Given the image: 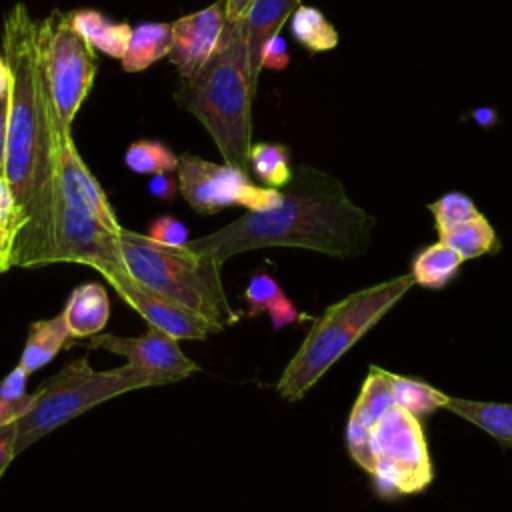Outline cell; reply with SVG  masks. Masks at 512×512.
I'll return each instance as SVG.
<instances>
[{
  "label": "cell",
  "mask_w": 512,
  "mask_h": 512,
  "mask_svg": "<svg viewBox=\"0 0 512 512\" xmlns=\"http://www.w3.org/2000/svg\"><path fill=\"white\" fill-rule=\"evenodd\" d=\"M36 44L50 98L62 126L70 130L96 76L94 48L72 26L70 14L60 10L36 20Z\"/></svg>",
  "instance_id": "cell-7"
},
{
  "label": "cell",
  "mask_w": 512,
  "mask_h": 512,
  "mask_svg": "<svg viewBox=\"0 0 512 512\" xmlns=\"http://www.w3.org/2000/svg\"><path fill=\"white\" fill-rule=\"evenodd\" d=\"M72 338L96 336L108 322L110 300L102 284L88 282L76 286L62 310Z\"/></svg>",
  "instance_id": "cell-16"
},
{
  "label": "cell",
  "mask_w": 512,
  "mask_h": 512,
  "mask_svg": "<svg viewBox=\"0 0 512 512\" xmlns=\"http://www.w3.org/2000/svg\"><path fill=\"white\" fill-rule=\"evenodd\" d=\"M224 26V2H216L172 22V46L168 58L184 80L192 78L216 54Z\"/></svg>",
  "instance_id": "cell-13"
},
{
  "label": "cell",
  "mask_w": 512,
  "mask_h": 512,
  "mask_svg": "<svg viewBox=\"0 0 512 512\" xmlns=\"http://www.w3.org/2000/svg\"><path fill=\"white\" fill-rule=\"evenodd\" d=\"M288 60H290V56H288V48H286L284 38H282L280 34L272 36V38L266 42L264 50H262V70H264V68L282 70V68L288 66Z\"/></svg>",
  "instance_id": "cell-34"
},
{
  "label": "cell",
  "mask_w": 512,
  "mask_h": 512,
  "mask_svg": "<svg viewBox=\"0 0 512 512\" xmlns=\"http://www.w3.org/2000/svg\"><path fill=\"white\" fill-rule=\"evenodd\" d=\"M444 408L482 428L502 444L512 446V404L448 396Z\"/></svg>",
  "instance_id": "cell-21"
},
{
  "label": "cell",
  "mask_w": 512,
  "mask_h": 512,
  "mask_svg": "<svg viewBox=\"0 0 512 512\" xmlns=\"http://www.w3.org/2000/svg\"><path fill=\"white\" fill-rule=\"evenodd\" d=\"M16 422L0 424V478L16 456Z\"/></svg>",
  "instance_id": "cell-35"
},
{
  "label": "cell",
  "mask_w": 512,
  "mask_h": 512,
  "mask_svg": "<svg viewBox=\"0 0 512 512\" xmlns=\"http://www.w3.org/2000/svg\"><path fill=\"white\" fill-rule=\"evenodd\" d=\"M148 192L158 198V200H164V202H170L176 198V194L180 192V182L178 178L170 176V172H164V174H154L148 182Z\"/></svg>",
  "instance_id": "cell-36"
},
{
  "label": "cell",
  "mask_w": 512,
  "mask_h": 512,
  "mask_svg": "<svg viewBox=\"0 0 512 512\" xmlns=\"http://www.w3.org/2000/svg\"><path fill=\"white\" fill-rule=\"evenodd\" d=\"M252 172L270 188H282L292 178L290 150L284 144L258 142L250 148Z\"/></svg>",
  "instance_id": "cell-27"
},
{
  "label": "cell",
  "mask_w": 512,
  "mask_h": 512,
  "mask_svg": "<svg viewBox=\"0 0 512 512\" xmlns=\"http://www.w3.org/2000/svg\"><path fill=\"white\" fill-rule=\"evenodd\" d=\"M72 26L80 32L92 48L102 50L112 58H122L132 34V28L124 22H112L98 10H74L68 12Z\"/></svg>",
  "instance_id": "cell-20"
},
{
  "label": "cell",
  "mask_w": 512,
  "mask_h": 512,
  "mask_svg": "<svg viewBox=\"0 0 512 512\" xmlns=\"http://www.w3.org/2000/svg\"><path fill=\"white\" fill-rule=\"evenodd\" d=\"M148 236L166 246H184L190 240L188 228L180 220H176L174 216H168V214L156 218L150 224Z\"/></svg>",
  "instance_id": "cell-32"
},
{
  "label": "cell",
  "mask_w": 512,
  "mask_h": 512,
  "mask_svg": "<svg viewBox=\"0 0 512 512\" xmlns=\"http://www.w3.org/2000/svg\"><path fill=\"white\" fill-rule=\"evenodd\" d=\"M60 194L66 204L88 210L96 218H100L108 228L120 232L122 226L100 188L98 180L92 176L82 156L78 154L72 134L64 138L62 158H60Z\"/></svg>",
  "instance_id": "cell-14"
},
{
  "label": "cell",
  "mask_w": 512,
  "mask_h": 512,
  "mask_svg": "<svg viewBox=\"0 0 512 512\" xmlns=\"http://www.w3.org/2000/svg\"><path fill=\"white\" fill-rule=\"evenodd\" d=\"M392 390H394V398H396V406L404 408L406 412H410L416 418L428 416L432 412H436L438 408L446 406L448 394L440 392L438 388L408 378V376H400V374H392Z\"/></svg>",
  "instance_id": "cell-26"
},
{
  "label": "cell",
  "mask_w": 512,
  "mask_h": 512,
  "mask_svg": "<svg viewBox=\"0 0 512 512\" xmlns=\"http://www.w3.org/2000/svg\"><path fill=\"white\" fill-rule=\"evenodd\" d=\"M28 376L30 372L18 364L0 380V424L18 422L34 406L36 394L26 390Z\"/></svg>",
  "instance_id": "cell-29"
},
{
  "label": "cell",
  "mask_w": 512,
  "mask_h": 512,
  "mask_svg": "<svg viewBox=\"0 0 512 512\" xmlns=\"http://www.w3.org/2000/svg\"><path fill=\"white\" fill-rule=\"evenodd\" d=\"M178 182L180 194L198 214H214L228 206L268 210L282 198L280 188L256 186L248 172L230 164H214L194 154L180 156Z\"/></svg>",
  "instance_id": "cell-9"
},
{
  "label": "cell",
  "mask_w": 512,
  "mask_h": 512,
  "mask_svg": "<svg viewBox=\"0 0 512 512\" xmlns=\"http://www.w3.org/2000/svg\"><path fill=\"white\" fill-rule=\"evenodd\" d=\"M374 488L382 498L422 492L432 480L428 444L420 420L400 406L386 412L372 428Z\"/></svg>",
  "instance_id": "cell-8"
},
{
  "label": "cell",
  "mask_w": 512,
  "mask_h": 512,
  "mask_svg": "<svg viewBox=\"0 0 512 512\" xmlns=\"http://www.w3.org/2000/svg\"><path fill=\"white\" fill-rule=\"evenodd\" d=\"M462 256L446 242L438 240L420 250L412 260V278L424 288H444L460 270Z\"/></svg>",
  "instance_id": "cell-22"
},
{
  "label": "cell",
  "mask_w": 512,
  "mask_h": 512,
  "mask_svg": "<svg viewBox=\"0 0 512 512\" xmlns=\"http://www.w3.org/2000/svg\"><path fill=\"white\" fill-rule=\"evenodd\" d=\"M300 2L302 0H252L246 10V44L254 86H258L262 72V50L266 42L280 32Z\"/></svg>",
  "instance_id": "cell-15"
},
{
  "label": "cell",
  "mask_w": 512,
  "mask_h": 512,
  "mask_svg": "<svg viewBox=\"0 0 512 512\" xmlns=\"http://www.w3.org/2000/svg\"><path fill=\"white\" fill-rule=\"evenodd\" d=\"M126 166L136 174H164L178 170L180 156L158 140H136L124 154Z\"/></svg>",
  "instance_id": "cell-28"
},
{
  "label": "cell",
  "mask_w": 512,
  "mask_h": 512,
  "mask_svg": "<svg viewBox=\"0 0 512 512\" xmlns=\"http://www.w3.org/2000/svg\"><path fill=\"white\" fill-rule=\"evenodd\" d=\"M98 272L150 326H156L178 340H204L210 334L224 330L220 324L168 302L166 298L144 288L136 278L130 276L124 262L102 266Z\"/></svg>",
  "instance_id": "cell-10"
},
{
  "label": "cell",
  "mask_w": 512,
  "mask_h": 512,
  "mask_svg": "<svg viewBox=\"0 0 512 512\" xmlns=\"http://www.w3.org/2000/svg\"><path fill=\"white\" fill-rule=\"evenodd\" d=\"M70 330L66 326L64 314H58L48 320H36L28 328L26 344L20 354V366L30 374L46 366L64 346H70Z\"/></svg>",
  "instance_id": "cell-19"
},
{
  "label": "cell",
  "mask_w": 512,
  "mask_h": 512,
  "mask_svg": "<svg viewBox=\"0 0 512 512\" xmlns=\"http://www.w3.org/2000/svg\"><path fill=\"white\" fill-rule=\"evenodd\" d=\"M412 274H402L362 288L330 304L312 324L300 348L286 364L276 384L278 394L296 402L414 286Z\"/></svg>",
  "instance_id": "cell-4"
},
{
  "label": "cell",
  "mask_w": 512,
  "mask_h": 512,
  "mask_svg": "<svg viewBox=\"0 0 512 512\" xmlns=\"http://www.w3.org/2000/svg\"><path fill=\"white\" fill-rule=\"evenodd\" d=\"M0 228L14 230L16 234L22 230V216L12 186L4 174H0Z\"/></svg>",
  "instance_id": "cell-33"
},
{
  "label": "cell",
  "mask_w": 512,
  "mask_h": 512,
  "mask_svg": "<svg viewBox=\"0 0 512 512\" xmlns=\"http://www.w3.org/2000/svg\"><path fill=\"white\" fill-rule=\"evenodd\" d=\"M72 262L86 264L94 270L122 262L118 232L108 228L100 218L62 200L56 230L52 264Z\"/></svg>",
  "instance_id": "cell-11"
},
{
  "label": "cell",
  "mask_w": 512,
  "mask_h": 512,
  "mask_svg": "<svg viewBox=\"0 0 512 512\" xmlns=\"http://www.w3.org/2000/svg\"><path fill=\"white\" fill-rule=\"evenodd\" d=\"M8 112H10V92L0 98V174H4L6 152H8Z\"/></svg>",
  "instance_id": "cell-37"
},
{
  "label": "cell",
  "mask_w": 512,
  "mask_h": 512,
  "mask_svg": "<svg viewBox=\"0 0 512 512\" xmlns=\"http://www.w3.org/2000/svg\"><path fill=\"white\" fill-rule=\"evenodd\" d=\"M4 58L12 72L8 112V178L22 230L16 236L12 266L52 264L54 230L62 204L60 158L66 130L46 86L36 44V20L20 2L4 18Z\"/></svg>",
  "instance_id": "cell-1"
},
{
  "label": "cell",
  "mask_w": 512,
  "mask_h": 512,
  "mask_svg": "<svg viewBox=\"0 0 512 512\" xmlns=\"http://www.w3.org/2000/svg\"><path fill=\"white\" fill-rule=\"evenodd\" d=\"M290 30L294 40L308 52H328L338 44L336 28L314 6H298L290 16Z\"/></svg>",
  "instance_id": "cell-25"
},
{
  "label": "cell",
  "mask_w": 512,
  "mask_h": 512,
  "mask_svg": "<svg viewBox=\"0 0 512 512\" xmlns=\"http://www.w3.org/2000/svg\"><path fill=\"white\" fill-rule=\"evenodd\" d=\"M252 0H224V10H226V22L238 20L246 14V10L250 8Z\"/></svg>",
  "instance_id": "cell-39"
},
{
  "label": "cell",
  "mask_w": 512,
  "mask_h": 512,
  "mask_svg": "<svg viewBox=\"0 0 512 512\" xmlns=\"http://www.w3.org/2000/svg\"><path fill=\"white\" fill-rule=\"evenodd\" d=\"M472 118H474L476 122H480L482 126H490V124H494V120H496V112L490 110V108H478V110L472 112Z\"/></svg>",
  "instance_id": "cell-41"
},
{
  "label": "cell",
  "mask_w": 512,
  "mask_h": 512,
  "mask_svg": "<svg viewBox=\"0 0 512 512\" xmlns=\"http://www.w3.org/2000/svg\"><path fill=\"white\" fill-rule=\"evenodd\" d=\"M10 82H12V72L4 56H0V98L10 92Z\"/></svg>",
  "instance_id": "cell-40"
},
{
  "label": "cell",
  "mask_w": 512,
  "mask_h": 512,
  "mask_svg": "<svg viewBox=\"0 0 512 512\" xmlns=\"http://www.w3.org/2000/svg\"><path fill=\"white\" fill-rule=\"evenodd\" d=\"M428 210L434 216L436 230L440 236L446 234L448 230H452L454 226L480 214L478 208L474 206V202L470 200V196H466L462 192H448V194L440 196L438 200L428 204Z\"/></svg>",
  "instance_id": "cell-30"
},
{
  "label": "cell",
  "mask_w": 512,
  "mask_h": 512,
  "mask_svg": "<svg viewBox=\"0 0 512 512\" xmlns=\"http://www.w3.org/2000/svg\"><path fill=\"white\" fill-rule=\"evenodd\" d=\"M440 240L446 242L450 248H454L462 256V260L478 258V256L500 250L498 236L492 224L482 214H476L474 218L454 226L452 230L442 234Z\"/></svg>",
  "instance_id": "cell-24"
},
{
  "label": "cell",
  "mask_w": 512,
  "mask_h": 512,
  "mask_svg": "<svg viewBox=\"0 0 512 512\" xmlns=\"http://www.w3.org/2000/svg\"><path fill=\"white\" fill-rule=\"evenodd\" d=\"M254 94L242 16L226 22L216 54L184 80L178 98L208 130L224 162L244 172L250 170Z\"/></svg>",
  "instance_id": "cell-3"
},
{
  "label": "cell",
  "mask_w": 512,
  "mask_h": 512,
  "mask_svg": "<svg viewBox=\"0 0 512 512\" xmlns=\"http://www.w3.org/2000/svg\"><path fill=\"white\" fill-rule=\"evenodd\" d=\"M118 244L126 270L150 292L222 328L240 320L226 298L220 262L196 254L186 244L166 246L126 228L118 232Z\"/></svg>",
  "instance_id": "cell-5"
},
{
  "label": "cell",
  "mask_w": 512,
  "mask_h": 512,
  "mask_svg": "<svg viewBox=\"0 0 512 512\" xmlns=\"http://www.w3.org/2000/svg\"><path fill=\"white\" fill-rule=\"evenodd\" d=\"M280 192L274 208L248 210L220 230L188 240L186 246L220 264L258 248H304L338 258L368 250L376 220L350 200L332 174L298 164Z\"/></svg>",
  "instance_id": "cell-2"
},
{
  "label": "cell",
  "mask_w": 512,
  "mask_h": 512,
  "mask_svg": "<svg viewBox=\"0 0 512 512\" xmlns=\"http://www.w3.org/2000/svg\"><path fill=\"white\" fill-rule=\"evenodd\" d=\"M178 342V338L148 324L142 336H116L108 332L96 334L90 338L88 348L120 354L128 364L154 374L162 384H170L200 370L198 364L180 350Z\"/></svg>",
  "instance_id": "cell-12"
},
{
  "label": "cell",
  "mask_w": 512,
  "mask_h": 512,
  "mask_svg": "<svg viewBox=\"0 0 512 512\" xmlns=\"http://www.w3.org/2000/svg\"><path fill=\"white\" fill-rule=\"evenodd\" d=\"M346 448L350 458L368 474L374 472V450H372V438H370V428L358 422L354 416H348L346 424Z\"/></svg>",
  "instance_id": "cell-31"
},
{
  "label": "cell",
  "mask_w": 512,
  "mask_h": 512,
  "mask_svg": "<svg viewBox=\"0 0 512 512\" xmlns=\"http://www.w3.org/2000/svg\"><path fill=\"white\" fill-rule=\"evenodd\" d=\"M160 384V378L128 362L112 370H94L86 356L70 360L38 386L34 406L16 422V456L86 410L124 392Z\"/></svg>",
  "instance_id": "cell-6"
},
{
  "label": "cell",
  "mask_w": 512,
  "mask_h": 512,
  "mask_svg": "<svg viewBox=\"0 0 512 512\" xmlns=\"http://www.w3.org/2000/svg\"><path fill=\"white\" fill-rule=\"evenodd\" d=\"M244 300L248 302V316L256 318L258 314H262L264 310L268 312L270 320H272V328L280 330L286 324H294L300 322L302 316L300 310L294 306V302L284 294V290L280 288V284L266 272H256L246 290H244Z\"/></svg>",
  "instance_id": "cell-17"
},
{
  "label": "cell",
  "mask_w": 512,
  "mask_h": 512,
  "mask_svg": "<svg viewBox=\"0 0 512 512\" xmlns=\"http://www.w3.org/2000/svg\"><path fill=\"white\" fill-rule=\"evenodd\" d=\"M16 236L18 234L14 230L0 228V272H6L12 268V252H14Z\"/></svg>",
  "instance_id": "cell-38"
},
{
  "label": "cell",
  "mask_w": 512,
  "mask_h": 512,
  "mask_svg": "<svg viewBox=\"0 0 512 512\" xmlns=\"http://www.w3.org/2000/svg\"><path fill=\"white\" fill-rule=\"evenodd\" d=\"M172 24L168 22H142L132 28L124 56L120 58L126 72H142L160 58L170 54Z\"/></svg>",
  "instance_id": "cell-18"
},
{
  "label": "cell",
  "mask_w": 512,
  "mask_h": 512,
  "mask_svg": "<svg viewBox=\"0 0 512 512\" xmlns=\"http://www.w3.org/2000/svg\"><path fill=\"white\" fill-rule=\"evenodd\" d=\"M394 406H396V398H394V390H392L390 372L370 366L368 376H366L362 390L352 406L350 416H354L364 426L372 428Z\"/></svg>",
  "instance_id": "cell-23"
}]
</instances>
